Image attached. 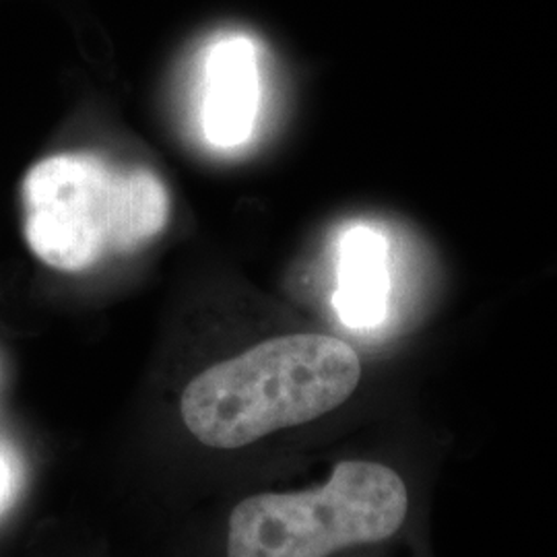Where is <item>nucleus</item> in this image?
I'll return each instance as SVG.
<instances>
[{
	"label": "nucleus",
	"mask_w": 557,
	"mask_h": 557,
	"mask_svg": "<svg viewBox=\"0 0 557 557\" xmlns=\"http://www.w3.org/2000/svg\"><path fill=\"white\" fill-rule=\"evenodd\" d=\"M359 380L361 361L349 343L285 335L200 372L182 393L180 416L202 446L236 450L331 413Z\"/></svg>",
	"instance_id": "f257e3e1"
},
{
	"label": "nucleus",
	"mask_w": 557,
	"mask_h": 557,
	"mask_svg": "<svg viewBox=\"0 0 557 557\" xmlns=\"http://www.w3.org/2000/svg\"><path fill=\"white\" fill-rule=\"evenodd\" d=\"M21 205L29 250L64 273L139 250L170 218V195L151 170L94 153H59L32 165Z\"/></svg>",
	"instance_id": "f03ea898"
},
{
	"label": "nucleus",
	"mask_w": 557,
	"mask_h": 557,
	"mask_svg": "<svg viewBox=\"0 0 557 557\" xmlns=\"http://www.w3.org/2000/svg\"><path fill=\"white\" fill-rule=\"evenodd\" d=\"M409 512L397 471L372 460H343L317 490L255 494L227 520V557H329L393 537Z\"/></svg>",
	"instance_id": "7ed1b4c3"
},
{
	"label": "nucleus",
	"mask_w": 557,
	"mask_h": 557,
	"mask_svg": "<svg viewBox=\"0 0 557 557\" xmlns=\"http://www.w3.org/2000/svg\"><path fill=\"white\" fill-rule=\"evenodd\" d=\"M260 108L259 52L246 36L211 44L202 71V133L218 149L248 143Z\"/></svg>",
	"instance_id": "20e7f679"
},
{
	"label": "nucleus",
	"mask_w": 557,
	"mask_h": 557,
	"mask_svg": "<svg viewBox=\"0 0 557 557\" xmlns=\"http://www.w3.org/2000/svg\"><path fill=\"white\" fill-rule=\"evenodd\" d=\"M391 294L388 244L384 236L368 227H349L338 244V319L349 329H374L386 319Z\"/></svg>",
	"instance_id": "39448f33"
},
{
	"label": "nucleus",
	"mask_w": 557,
	"mask_h": 557,
	"mask_svg": "<svg viewBox=\"0 0 557 557\" xmlns=\"http://www.w3.org/2000/svg\"><path fill=\"white\" fill-rule=\"evenodd\" d=\"M9 483H11V473H9V465L7 460L0 457V506L4 504L7 494H9Z\"/></svg>",
	"instance_id": "423d86ee"
}]
</instances>
